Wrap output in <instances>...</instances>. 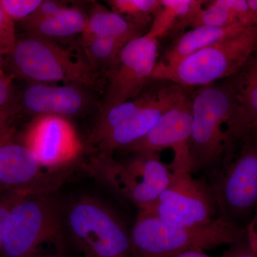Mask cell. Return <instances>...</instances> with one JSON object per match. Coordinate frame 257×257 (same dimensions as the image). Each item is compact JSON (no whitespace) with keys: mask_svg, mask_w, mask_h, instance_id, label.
<instances>
[{"mask_svg":"<svg viewBox=\"0 0 257 257\" xmlns=\"http://www.w3.org/2000/svg\"><path fill=\"white\" fill-rule=\"evenodd\" d=\"M142 27L124 17L95 4L87 16V24L81 37V42L94 37H108L127 44L133 39L142 36Z\"/></svg>","mask_w":257,"mask_h":257,"instance_id":"ac0fdd59","label":"cell"},{"mask_svg":"<svg viewBox=\"0 0 257 257\" xmlns=\"http://www.w3.org/2000/svg\"><path fill=\"white\" fill-rule=\"evenodd\" d=\"M170 257H212L207 254L204 251H190L178 253Z\"/></svg>","mask_w":257,"mask_h":257,"instance_id":"1f68e13d","label":"cell"},{"mask_svg":"<svg viewBox=\"0 0 257 257\" xmlns=\"http://www.w3.org/2000/svg\"><path fill=\"white\" fill-rule=\"evenodd\" d=\"M19 194L16 193H0V256L3 249V233L5 221L8 217L10 208L13 206Z\"/></svg>","mask_w":257,"mask_h":257,"instance_id":"83f0119b","label":"cell"},{"mask_svg":"<svg viewBox=\"0 0 257 257\" xmlns=\"http://www.w3.org/2000/svg\"><path fill=\"white\" fill-rule=\"evenodd\" d=\"M107 3L114 13L142 25L149 15L155 14L161 7L160 0H110Z\"/></svg>","mask_w":257,"mask_h":257,"instance_id":"cb8c5ba5","label":"cell"},{"mask_svg":"<svg viewBox=\"0 0 257 257\" xmlns=\"http://www.w3.org/2000/svg\"><path fill=\"white\" fill-rule=\"evenodd\" d=\"M15 133L10 125L0 131V193L58 192L74 169L52 170L42 165L28 147L15 143Z\"/></svg>","mask_w":257,"mask_h":257,"instance_id":"9c48e42d","label":"cell"},{"mask_svg":"<svg viewBox=\"0 0 257 257\" xmlns=\"http://www.w3.org/2000/svg\"><path fill=\"white\" fill-rule=\"evenodd\" d=\"M87 16L78 8L65 7L57 14L37 23L25 25L29 35L44 38H56L82 34Z\"/></svg>","mask_w":257,"mask_h":257,"instance_id":"d6986e66","label":"cell"},{"mask_svg":"<svg viewBox=\"0 0 257 257\" xmlns=\"http://www.w3.org/2000/svg\"><path fill=\"white\" fill-rule=\"evenodd\" d=\"M42 0H0L5 13L13 21H23L41 4Z\"/></svg>","mask_w":257,"mask_h":257,"instance_id":"d4e9b609","label":"cell"},{"mask_svg":"<svg viewBox=\"0 0 257 257\" xmlns=\"http://www.w3.org/2000/svg\"><path fill=\"white\" fill-rule=\"evenodd\" d=\"M12 92L9 80L0 76V114L13 111L11 107Z\"/></svg>","mask_w":257,"mask_h":257,"instance_id":"f1b7e54d","label":"cell"},{"mask_svg":"<svg viewBox=\"0 0 257 257\" xmlns=\"http://www.w3.org/2000/svg\"><path fill=\"white\" fill-rule=\"evenodd\" d=\"M3 51L1 50V47H0V76H3V77H5L4 72H3V69H2V64H3Z\"/></svg>","mask_w":257,"mask_h":257,"instance_id":"d590c367","label":"cell"},{"mask_svg":"<svg viewBox=\"0 0 257 257\" xmlns=\"http://www.w3.org/2000/svg\"><path fill=\"white\" fill-rule=\"evenodd\" d=\"M22 103L32 114L74 116L85 109L87 98L77 85L31 84L24 91Z\"/></svg>","mask_w":257,"mask_h":257,"instance_id":"9a60e30c","label":"cell"},{"mask_svg":"<svg viewBox=\"0 0 257 257\" xmlns=\"http://www.w3.org/2000/svg\"><path fill=\"white\" fill-rule=\"evenodd\" d=\"M192 123V99L184 92L152 130L126 150L135 154H157L170 149L174 152L173 160L169 165L172 172L192 173L189 147Z\"/></svg>","mask_w":257,"mask_h":257,"instance_id":"7c38bea8","label":"cell"},{"mask_svg":"<svg viewBox=\"0 0 257 257\" xmlns=\"http://www.w3.org/2000/svg\"><path fill=\"white\" fill-rule=\"evenodd\" d=\"M13 72L32 82H64L101 89L104 81L87 60L50 39L29 35L15 42L8 54Z\"/></svg>","mask_w":257,"mask_h":257,"instance_id":"277c9868","label":"cell"},{"mask_svg":"<svg viewBox=\"0 0 257 257\" xmlns=\"http://www.w3.org/2000/svg\"><path fill=\"white\" fill-rule=\"evenodd\" d=\"M64 219L68 242L82 257H132L131 229L99 198L83 194L72 199Z\"/></svg>","mask_w":257,"mask_h":257,"instance_id":"3957f363","label":"cell"},{"mask_svg":"<svg viewBox=\"0 0 257 257\" xmlns=\"http://www.w3.org/2000/svg\"><path fill=\"white\" fill-rule=\"evenodd\" d=\"M220 166L211 187L217 217L239 224L257 209V137L235 140Z\"/></svg>","mask_w":257,"mask_h":257,"instance_id":"ba28073f","label":"cell"},{"mask_svg":"<svg viewBox=\"0 0 257 257\" xmlns=\"http://www.w3.org/2000/svg\"><path fill=\"white\" fill-rule=\"evenodd\" d=\"M247 3L250 9L257 16V0H247Z\"/></svg>","mask_w":257,"mask_h":257,"instance_id":"836d02e7","label":"cell"},{"mask_svg":"<svg viewBox=\"0 0 257 257\" xmlns=\"http://www.w3.org/2000/svg\"><path fill=\"white\" fill-rule=\"evenodd\" d=\"M161 7L155 14V19L147 35L158 39L176 23L188 19L201 9L207 2L199 0H160Z\"/></svg>","mask_w":257,"mask_h":257,"instance_id":"44dd1931","label":"cell"},{"mask_svg":"<svg viewBox=\"0 0 257 257\" xmlns=\"http://www.w3.org/2000/svg\"><path fill=\"white\" fill-rule=\"evenodd\" d=\"M37 257H66L64 253H55V254L41 255Z\"/></svg>","mask_w":257,"mask_h":257,"instance_id":"e575fe53","label":"cell"},{"mask_svg":"<svg viewBox=\"0 0 257 257\" xmlns=\"http://www.w3.org/2000/svg\"><path fill=\"white\" fill-rule=\"evenodd\" d=\"M130 240L132 257H170L246 242V229L219 217L200 226H173L139 211Z\"/></svg>","mask_w":257,"mask_h":257,"instance_id":"7a4b0ae2","label":"cell"},{"mask_svg":"<svg viewBox=\"0 0 257 257\" xmlns=\"http://www.w3.org/2000/svg\"><path fill=\"white\" fill-rule=\"evenodd\" d=\"M246 229V242L250 249L257 255V209Z\"/></svg>","mask_w":257,"mask_h":257,"instance_id":"f546056e","label":"cell"},{"mask_svg":"<svg viewBox=\"0 0 257 257\" xmlns=\"http://www.w3.org/2000/svg\"><path fill=\"white\" fill-rule=\"evenodd\" d=\"M197 13L180 23L182 26L225 27L240 23L237 17L223 4L222 0L208 2ZM245 25V24H244Z\"/></svg>","mask_w":257,"mask_h":257,"instance_id":"603a6c76","label":"cell"},{"mask_svg":"<svg viewBox=\"0 0 257 257\" xmlns=\"http://www.w3.org/2000/svg\"><path fill=\"white\" fill-rule=\"evenodd\" d=\"M158 39L147 34L128 42L106 72L108 84L101 111L136 99L156 65Z\"/></svg>","mask_w":257,"mask_h":257,"instance_id":"8fae6325","label":"cell"},{"mask_svg":"<svg viewBox=\"0 0 257 257\" xmlns=\"http://www.w3.org/2000/svg\"><path fill=\"white\" fill-rule=\"evenodd\" d=\"M233 77L229 84L236 106L232 139L248 135L257 137V56Z\"/></svg>","mask_w":257,"mask_h":257,"instance_id":"2e32d148","label":"cell"},{"mask_svg":"<svg viewBox=\"0 0 257 257\" xmlns=\"http://www.w3.org/2000/svg\"><path fill=\"white\" fill-rule=\"evenodd\" d=\"M23 144L42 165L52 170L72 167L84 150L73 124L57 115H40L29 125Z\"/></svg>","mask_w":257,"mask_h":257,"instance_id":"4fadbf2b","label":"cell"},{"mask_svg":"<svg viewBox=\"0 0 257 257\" xmlns=\"http://www.w3.org/2000/svg\"><path fill=\"white\" fill-rule=\"evenodd\" d=\"M57 192L18 194L5 221L0 257L47 255L45 245L65 253L64 205Z\"/></svg>","mask_w":257,"mask_h":257,"instance_id":"6da1fadb","label":"cell"},{"mask_svg":"<svg viewBox=\"0 0 257 257\" xmlns=\"http://www.w3.org/2000/svg\"><path fill=\"white\" fill-rule=\"evenodd\" d=\"M157 92L158 91L144 94L133 100L126 101L107 110L101 111L100 116L89 134L84 147L86 146L87 150H89L107 134L135 116L156 97Z\"/></svg>","mask_w":257,"mask_h":257,"instance_id":"ffe728a7","label":"cell"},{"mask_svg":"<svg viewBox=\"0 0 257 257\" xmlns=\"http://www.w3.org/2000/svg\"><path fill=\"white\" fill-rule=\"evenodd\" d=\"M84 47L85 57L89 63L96 69L98 65L110 68L117 60L124 42L108 37H94L81 42Z\"/></svg>","mask_w":257,"mask_h":257,"instance_id":"7402d4cb","label":"cell"},{"mask_svg":"<svg viewBox=\"0 0 257 257\" xmlns=\"http://www.w3.org/2000/svg\"><path fill=\"white\" fill-rule=\"evenodd\" d=\"M253 28H257L243 23L225 27L200 26L193 28L180 37L160 63L172 65L201 49Z\"/></svg>","mask_w":257,"mask_h":257,"instance_id":"e0dca14e","label":"cell"},{"mask_svg":"<svg viewBox=\"0 0 257 257\" xmlns=\"http://www.w3.org/2000/svg\"><path fill=\"white\" fill-rule=\"evenodd\" d=\"M17 41L14 21L5 13L0 4V47L8 55Z\"/></svg>","mask_w":257,"mask_h":257,"instance_id":"484cf974","label":"cell"},{"mask_svg":"<svg viewBox=\"0 0 257 257\" xmlns=\"http://www.w3.org/2000/svg\"><path fill=\"white\" fill-rule=\"evenodd\" d=\"M93 178L144 210L156 202L170 184L172 172L157 154H136L128 162L115 160L112 153L93 154L82 165Z\"/></svg>","mask_w":257,"mask_h":257,"instance_id":"52a82bcc","label":"cell"},{"mask_svg":"<svg viewBox=\"0 0 257 257\" xmlns=\"http://www.w3.org/2000/svg\"><path fill=\"white\" fill-rule=\"evenodd\" d=\"M190 172H172L167 188L156 202L143 211L166 224L200 226L216 219L217 209L211 187Z\"/></svg>","mask_w":257,"mask_h":257,"instance_id":"30bf717a","label":"cell"},{"mask_svg":"<svg viewBox=\"0 0 257 257\" xmlns=\"http://www.w3.org/2000/svg\"><path fill=\"white\" fill-rule=\"evenodd\" d=\"M256 52L257 28H253L201 49L172 65L158 62L150 79L182 87L209 85L237 74Z\"/></svg>","mask_w":257,"mask_h":257,"instance_id":"5b68a950","label":"cell"},{"mask_svg":"<svg viewBox=\"0 0 257 257\" xmlns=\"http://www.w3.org/2000/svg\"><path fill=\"white\" fill-rule=\"evenodd\" d=\"M192 101L189 147L193 172L222 162L231 141L236 106L229 85L204 86Z\"/></svg>","mask_w":257,"mask_h":257,"instance_id":"8992f818","label":"cell"},{"mask_svg":"<svg viewBox=\"0 0 257 257\" xmlns=\"http://www.w3.org/2000/svg\"><path fill=\"white\" fill-rule=\"evenodd\" d=\"M182 86L162 88L156 97L135 116L107 134L87 151L113 153L116 150H126L143 138L156 124L162 115L168 110L184 93Z\"/></svg>","mask_w":257,"mask_h":257,"instance_id":"5bb4252c","label":"cell"},{"mask_svg":"<svg viewBox=\"0 0 257 257\" xmlns=\"http://www.w3.org/2000/svg\"><path fill=\"white\" fill-rule=\"evenodd\" d=\"M13 111H7V112L0 114V131L9 125L10 119L11 118Z\"/></svg>","mask_w":257,"mask_h":257,"instance_id":"d6a6232c","label":"cell"},{"mask_svg":"<svg viewBox=\"0 0 257 257\" xmlns=\"http://www.w3.org/2000/svg\"><path fill=\"white\" fill-rule=\"evenodd\" d=\"M65 7H67V5L62 2L51 1V0L42 1L41 4L37 8L36 10L32 13L28 18L23 20L22 23H23V26L37 23L44 19L50 18L52 15L57 14L58 12Z\"/></svg>","mask_w":257,"mask_h":257,"instance_id":"4316f807","label":"cell"},{"mask_svg":"<svg viewBox=\"0 0 257 257\" xmlns=\"http://www.w3.org/2000/svg\"><path fill=\"white\" fill-rule=\"evenodd\" d=\"M221 257H257V255L250 249L246 242H243L234 245Z\"/></svg>","mask_w":257,"mask_h":257,"instance_id":"4dcf8cb0","label":"cell"}]
</instances>
